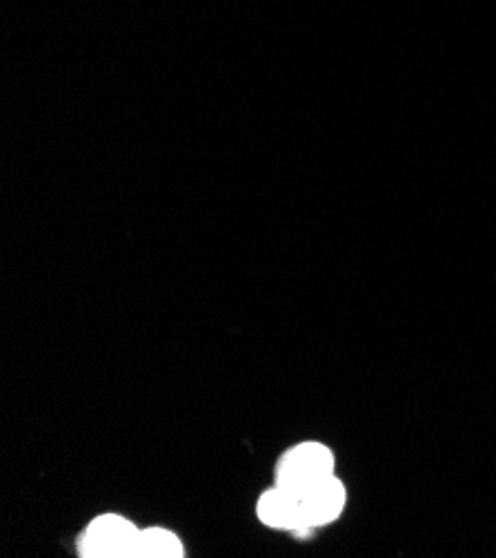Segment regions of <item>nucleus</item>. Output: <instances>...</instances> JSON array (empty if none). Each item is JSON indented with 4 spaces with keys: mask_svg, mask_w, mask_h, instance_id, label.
<instances>
[{
    "mask_svg": "<svg viewBox=\"0 0 496 558\" xmlns=\"http://www.w3.org/2000/svg\"><path fill=\"white\" fill-rule=\"evenodd\" d=\"M337 457L318 440H305L290 448L277 463V485L303 496L327 476L337 474Z\"/></svg>",
    "mask_w": 496,
    "mask_h": 558,
    "instance_id": "1",
    "label": "nucleus"
},
{
    "mask_svg": "<svg viewBox=\"0 0 496 558\" xmlns=\"http://www.w3.org/2000/svg\"><path fill=\"white\" fill-rule=\"evenodd\" d=\"M141 530L125 517L100 514L78 538V554L85 558H130L136 556Z\"/></svg>",
    "mask_w": 496,
    "mask_h": 558,
    "instance_id": "2",
    "label": "nucleus"
},
{
    "mask_svg": "<svg viewBox=\"0 0 496 558\" xmlns=\"http://www.w3.org/2000/svg\"><path fill=\"white\" fill-rule=\"evenodd\" d=\"M301 506L305 532L332 525L348 506V489L343 481L337 474H332L318 485H314L310 492H305L301 496Z\"/></svg>",
    "mask_w": 496,
    "mask_h": 558,
    "instance_id": "3",
    "label": "nucleus"
},
{
    "mask_svg": "<svg viewBox=\"0 0 496 558\" xmlns=\"http://www.w3.org/2000/svg\"><path fill=\"white\" fill-rule=\"evenodd\" d=\"M256 514H258L261 523L271 530L305 532L301 496L277 485V483L261 494L258 504H256Z\"/></svg>",
    "mask_w": 496,
    "mask_h": 558,
    "instance_id": "4",
    "label": "nucleus"
},
{
    "mask_svg": "<svg viewBox=\"0 0 496 558\" xmlns=\"http://www.w3.org/2000/svg\"><path fill=\"white\" fill-rule=\"evenodd\" d=\"M183 551V543L172 530L145 527L138 534V558H181Z\"/></svg>",
    "mask_w": 496,
    "mask_h": 558,
    "instance_id": "5",
    "label": "nucleus"
}]
</instances>
